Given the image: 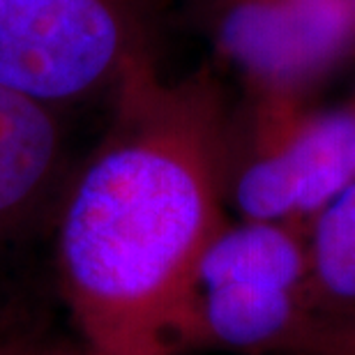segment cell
Here are the masks:
<instances>
[{
    "label": "cell",
    "instance_id": "9",
    "mask_svg": "<svg viewBox=\"0 0 355 355\" xmlns=\"http://www.w3.org/2000/svg\"><path fill=\"white\" fill-rule=\"evenodd\" d=\"M21 351L17 349L14 344H10V342H5L3 337H0V355H19Z\"/></svg>",
    "mask_w": 355,
    "mask_h": 355
},
{
    "label": "cell",
    "instance_id": "6",
    "mask_svg": "<svg viewBox=\"0 0 355 355\" xmlns=\"http://www.w3.org/2000/svg\"><path fill=\"white\" fill-rule=\"evenodd\" d=\"M62 155L55 106L0 83V240L42 208L60 175Z\"/></svg>",
    "mask_w": 355,
    "mask_h": 355
},
{
    "label": "cell",
    "instance_id": "5",
    "mask_svg": "<svg viewBox=\"0 0 355 355\" xmlns=\"http://www.w3.org/2000/svg\"><path fill=\"white\" fill-rule=\"evenodd\" d=\"M245 97L316 99L355 58V0H184Z\"/></svg>",
    "mask_w": 355,
    "mask_h": 355
},
{
    "label": "cell",
    "instance_id": "7",
    "mask_svg": "<svg viewBox=\"0 0 355 355\" xmlns=\"http://www.w3.org/2000/svg\"><path fill=\"white\" fill-rule=\"evenodd\" d=\"M309 288L316 321L355 316V182L307 226Z\"/></svg>",
    "mask_w": 355,
    "mask_h": 355
},
{
    "label": "cell",
    "instance_id": "2",
    "mask_svg": "<svg viewBox=\"0 0 355 355\" xmlns=\"http://www.w3.org/2000/svg\"><path fill=\"white\" fill-rule=\"evenodd\" d=\"M314 321L307 231L226 219L187 277L168 332V355H286Z\"/></svg>",
    "mask_w": 355,
    "mask_h": 355
},
{
    "label": "cell",
    "instance_id": "1",
    "mask_svg": "<svg viewBox=\"0 0 355 355\" xmlns=\"http://www.w3.org/2000/svg\"><path fill=\"white\" fill-rule=\"evenodd\" d=\"M229 120L208 67L141 69L62 201L58 275L86 355H168L182 288L226 215Z\"/></svg>",
    "mask_w": 355,
    "mask_h": 355
},
{
    "label": "cell",
    "instance_id": "4",
    "mask_svg": "<svg viewBox=\"0 0 355 355\" xmlns=\"http://www.w3.org/2000/svg\"><path fill=\"white\" fill-rule=\"evenodd\" d=\"M355 182V88L342 102L245 97L229 120L226 208L307 231Z\"/></svg>",
    "mask_w": 355,
    "mask_h": 355
},
{
    "label": "cell",
    "instance_id": "3",
    "mask_svg": "<svg viewBox=\"0 0 355 355\" xmlns=\"http://www.w3.org/2000/svg\"><path fill=\"white\" fill-rule=\"evenodd\" d=\"M168 0H0V83L62 106L159 65Z\"/></svg>",
    "mask_w": 355,
    "mask_h": 355
},
{
    "label": "cell",
    "instance_id": "10",
    "mask_svg": "<svg viewBox=\"0 0 355 355\" xmlns=\"http://www.w3.org/2000/svg\"><path fill=\"white\" fill-rule=\"evenodd\" d=\"M19 355H26V353H24V351H21V353H19Z\"/></svg>",
    "mask_w": 355,
    "mask_h": 355
},
{
    "label": "cell",
    "instance_id": "8",
    "mask_svg": "<svg viewBox=\"0 0 355 355\" xmlns=\"http://www.w3.org/2000/svg\"><path fill=\"white\" fill-rule=\"evenodd\" d=\"M286 355H355V316L314 321Z\"/></svg>",
    "mask_w": 355,
    "mask_h": 355
}]
</instances>
